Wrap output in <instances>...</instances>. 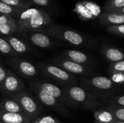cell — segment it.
Returning a JSON list of instances; mask_svg holds the SVG:
<instances>
[{"mask_svg": "<svg viewBox=\"0 0 124 123\" xmlns=\"http://www.w3.org/2000/svg\"><path fill=\"white\" fill-rule=\"evenodd\" d=\"M18 25V33L24 35L28 32L41 31L52 22L49 14L37 8L23 9L16 18Z\"/></svg>", "mask_w": 124, "mask_h": 123, "instance_id": "cell-1", "label": "cell"}, {"mask_svg": "<svg viewBox=\"0 0 124 123\" xmlns=\"http://www.w3.org/2000/svg\"><path fill=\"white\" fill-rule=\"evenodd\" d=\"M40 32L76 46H86L92 43L90 39L84 34L57 24H50Z\"/></svg>", "mask_w": 124, "mask_h": 123, "instance_id": "cell-2", "label": "cell"}, {"mask_svg": "<svg viewBox=\"0 0 124 123\" xmlns=\"http://www.w3.org/2000/svg\"><path fill=\"white\" fill-rule=\"evenodd\" d=\"M62 88L76 108L94 110L102 105V102L99 98L78 86H68L62 87Z\"/></svg>", "mask_w": 124, "mask_h": 123, "instance_id": "cell-3", "label": "cell"}, {"mask_svg": "<svg viewBox=\"0 0 124 123\" xmlns=\"http://www.w3.org/2000/svg\"><path fill=\"white\" fill-rule=\"evenodd\" d=\"M37 67L45 77L54 80L62 86V87L77 84L78 80L75 75L66 72L57 65L41 63L38 64Z\"/></svg>", "mask_w": 124, "mask_h": 123, "instance_id": "cell-4", "label": "cell"}, {"mask_svg": "<svg viewBox=\"0 0 124 123\" xmlns=\"http://www.w3.org/2000/svg\"><path fill=\"white\" fill-rule=\"evenodd\" d=\"M12 98L19 104L25 115H27L31 121H34L38 118L40 113L39 107L33 97L28 91L23 90Z\"/></svg>", "mask_w": 124, "mask_h": 123, "instance_id": "cell-5", "label": "cell"}, {"mask_svg": "<svg viewBox=\"0 0 124 123\" xmlns=\"http://www.w3.org/2000/svg\"><path fill=\"white\" fill-rule=\"evenodd\" d=\"M33 85L39 87L42 91L46 92L57 100H58L61 104L65 106H68L72 108H76L75 105L68 98L65 92L64 91L63 88H60L59 86L53 84L52 83H49L46 81H40V80H35L32 82Z\"/></svg>", "mask_w": 124, "mask_h": 123, "instance_id": "cell-6", "label": "cell"}, {"mask_svg": "<svg viewBox=\"0 0 124 123\" xmlns=\"http://www.w3.org/2000/svg\"><path fill=\"white\" fill-rule=\"evenodd\" d=\"M53 62L57 67L62 68V70L73 75L89 76L93 72V70L89 66L76 63L63 57L54 58L53 59Z\"/></svg>", "mask_w": 124, "mask_h": 123, "instance_id": "cell-7", "label": "cell"}, {"mask_svg": "<svg viewBox=\"0 0 124 123\" xmlns=\"http://www.w3.org/2000/svg\"><path fill=\"white\" fill-rule=\"evenodd\" d=\"M84 84L89 89L102 93L112 91L116 86L109 78L101 75L87 76L84 80Z\"/></svg>", "mask_w": 124, "mask_h": 123, "instance_id": "cell-8", "label": "cell"}, {"mask_svg": "<svg viewBox=\"0 0 124 123\" xmlns=\"http://www.w3.org/2000/svg\"><path fill=\"white\" fill-rule=\"evenodd\" d=\"M24 89L25 85L22 80L12 70H8L7 77L0 88L1 92L12 98Z\"/></svg>", "mask_w": 124, "mask_h": 123, "instance_id": "cell-9", "label": "cell"}, {"mask_svg": "<svg viewBox=\"0 0 124 123\" xmlns=\"http://www.w3.org/2000/svg\"><path fill=\"white\" fill-rule=\"evenodd\" d=\"M7 62L13 70H15L24 78H33L38 74L39 70L37 67L27 60L15 57H10L7 59Z\"/></svg>", "mask_w": 124, "mask_h": 123, "instance_id": "cell-10", "label": "cell"}, {"mask_svg": "<svg viewBox=\"0 0 124 123\" xmlns=\"http://www.w3.org/2000/svg\"><path fill=\"white\" fill-rule=\"evenodd\" d=\"M23 36L34 46L41 49L52 48L58 45V43L52 39V37L40 31L28 32Z\"/></svg>", "mask_w": 124, "mask_h": 123, "instance_id": "cell-11", "label": "cell"}, {"mask_svg": "<svg viewBox=\"0 0 124 123\" xmlns=\"http://www.w3.org/2000/svg\"><path fill=\"white\" fill-rule=\"evenodd\" d=\"M30 86H31V89L33 90V91L34 92V94H36V96H37V98L39 99V100L42 104H44L46 107L54 108V109H57L58 111L64 113V112H65L64 105L62 104H61L58 100H57L55 98H54L53 96H52L46 92L42 91L39 87L33 85L32 83H30Z\"/></svg>", "mask_w": 124, "mask_h": 123, "instance_id": "cell-12", "label": "cell"}, {"mask_svg": "<svg viewBox=\"0 0 124 123\" xmlns=\"http://www.w3.org/2000/svg\"><path fill=\"white\" fill-rule=\"evenodd\" d=\"M15 33H18L16 19L9 15H0V34L9 36Z\"/></svg>", "mask_w": 124, "mask_h": 123, "instance_id": "cell-13", "label": "cell"}, {"mask_svg": "<svg viewBox=\"0 0 124 123\" xmlns=\"http://www.w3.org/2000/svg\"><path fill=\"white\" fill-rule=\"evenodd\" d=\"M63 57L74 62L76 63L89 66L92 62V59L89 57L86 53L76 50V49H67L62 51Z\"/></svg>", "mask_w": 124, "mask_h": 123, "instance_id": "cell-14", "label": "cell"}, {"mask_svg": "<svg viewBox=\"0 0 124 123\" xmlns=\"http://www.w3.org/2000/svg\"><path fill=\"white\" fill-rule=\"evenodd\" d=\"M99 22L106 26H114L124 24V14L114 12H102L98 17Z\"/></svg>", "mask_w": 124, "mask_h": 123, "instance_id": "cell-15", "label": "cell"}, {"mask_svg": "<svg viewBox=\"0 0 124 123\" xmlns=\"http://www.w3.org/2000/svg\"><path fill=\"white\" fill-rule=\"evenodd\" d=\"M101 52L104 57L111 63L124 60V52L114 46L108 45L102 46Z\"/></svg>", "mask_w": 124, "mask_h": 123, "instance_id": "cell-16", "label": "cell"}, {"mask_svg": "<svg viewBox=\"0 0 124 123\" xmlns=\"http://www.w3.org/2000/svg\"><path fill=\"white\" fill-rule=\"evenodd\" d=\"M31 119L24 114L0 112V123H31Z\"/></svg>", "mask_w": 124, "mask_h": 123, "instance_id": "cell-17", "label": "cell"}, {"mask_svg": "<svg viewBox=\"0 0 124 123\" xmlns=\"http://www.w3.org/2000/svg\"><path fill=\"white\" fill-rule=\"evenodd\" d=\"M94 117L96 123H116V120L109 107H101L94 110Z\"/></svg>", "mask_w": 124, "mask_h": 123, "instance_id": "cell-18", "label": "cell"}, {"mask_svg": "<svg viewBox=\"0 0 124 123\" xmlns=\"http://www.w3.org/2000/svg\"><path fill=\"white\" fill-rule=\"evenodd\" d=\"M5 39L8 41L12 49L18 54H25L31 50L30 46L23 41L20 40V38L13 36H4Z\"/></svg>", "mask_w": 124, "mask_h": 123, "instance_id": "cell-19", "label": "cell"}, {"mask_svg": "<svg viewBox=\"0 0 124 123\" xmlns=\"http://www.w3.org/2000/svg\"><path fill=\"white\" fill-rule=\"evenodd\" d=\"M0 112L7 113H19L24 114L23 110L19 105V104L15 101L12 98L5 99L0 103Z\"/></svg>", "mask_w": 124, "mask_h": 123, "instance_id": "cell-20", "label": "cell"}, {"mask_svg": "<svg viewBox=\"0 0 124 123\" xmlns=\"http://www.w3.org/2000/svg\"><path fill=\"white\" fill-rule=\"evenodd\" d=\"M74 11L78 14L80 18L84 21L92 20L95 19L94 16L92 14V12L82 4V2H78L76 4Z\"/></svg>", "mask_w": 124, "mask_h": 123, "instance_id": "cell-21", "label": "cell"}, {"mask_svg": "<svg viewBox=\"0 0 124 123\" xmlns=\"http://www.w3.org/2000/svg\"><path fill=\"white\" fill-rule=\"evenodd\" d=\"M23 10V9L15 8L0 1V15H9L16 19Z\"/></svg>", "mask_w": 124, "mask_h": 123, "instance_id": "cell-22", "label": "cell"}, {"mask_svg": "<svg viewBox=\"0 0 124 123\" xmlns=\"http://www.w3.org/2000/svg\"><path fill=\"white\" fill-rule=\"evenodd\" d=\"M0 52L6 56H9L11 57L17 55V54L12 49L8 41L1 34H0Z\"/></svg>", "mask_w": 124, "mask_h": 123, "instance_id": "cell-23", "label": "cell"}, {"mask_svg": "<svg viewBox=\"0 0 124 123\" xmlns=\"http://www.w3.org/2000/svg\"><path fill=\"white\" fill-rule=\"evenodd\" d=\"M124 7V0H108L103 5L105 12H114Z\"/></svg>", "mask_w": 124, "mask_h": 123, "instance_id": "cell-24", "label": "cell"}, {"mask_svg": "<svg viewBox=\"0 0 124 123\" xmlns=\"http://www.w3.org/2000/svg\"><path fill=\"white\" fill-rule=\"evenodd\" d=\"M82 4L92 12L95 18H98L102 12V7L97 3L92 1H81Z\"/></svg>", "mask_w": 124, "mask_h": 123, "instance_id": "cell-25", "label": "cell"}, {"mask_svg": "<svg viewBox=\"0 0 124 123\" xmlns=\"http://www.w3.org/2000/svg\"><path fill=\"white\" fill-rule=\"evenodd\" d=\"M0 1L7 4L11 7L25 9L28 8H30L31 4L27 1L26 0H0Z\"/></svg>", "mask_w": 124, "mask_h": 123, "instance_id": "cell-26", "label": "cell"}, {"mask_svg": "<svg viewBox=\"0 0 124 123\" xmlns=\"http://www.w3.org/2000/svg\"><path fill=\"white\" fill-rule=\"evenodd\" d=\"M108 107L112 111L116 121L124 122V107L116 105H110Z\"/></svg>", "mask_w": 124, "mask_h": 123, "instance_id": "cell-27", "label": "cell"}, {"mask_svg": "<svg viewBox=\"0 0 124 123\" xmlns=\"http://www.w3.org/2000/svg\"><path fill=\"white\" fill-rule=\"evenodd\" d=\"M109 78L116 85H124V72H110L109 73Z\"/></svg>", "mask_w": 124, "mask_h": 123, "instance_id": "cell-28", "label": "cell"}, {"mask_svg": "<svg viewBox=\"0 0 124 123\" xmlns=\"http://www.w3.org/2000/svg\"><path fill=\"white\" fill-rule=\"evenodd\" d=\"M108 72H124V60H121L117 62L110 63L108 69Z\"/></svg>", "mask_w": 124, "mask_h": 123, "instance_id": "cell-29", "label": "cell"}, {"mask_svg": "<svg viewBox=\"0 0 124 123\" xmlns=\"http://www.w3.org/2000/svg\"><path fill=\"white\" fill-rule=\"evenodd\" d=\"M106 30L112 34L124 37V24L114 26H108L106 28Z\"/></svg>", "mask_w": 124, "mask_h": 123, "instance_id": "cell-30", "label": "cell"}, {"mask_svg": "<svg viewBox=\"0 0 124 123\" xmlns=\"http://www.w3.org/2000/svg\"><path fill=\"white\" fill-rule=\"evenodd\" d=\"M32 123H62L52 116H43L36 119Z\"/></svg>", "mask_w": 124, "mask_h": 123, "instance_id": "cell-31", "label": "cell"}, {"mask_svg": "<svg viewBox=\"0 0 124 123\" xmlns=\"http://www.w3.org/2000/svg\"><path fill=\"white\" fill-rule=\"evenodd\" d=\"M7 70L4 69L1 65H0V88L7 77Z\"/></svg>", "mask_w": 124, "mask_h": 123, "instance_id": "cell-32", "label": "cell"}, {"mask_svg": "<svg viewBox=\"0 0 124 123\" xmlns=\"http://www.w3.org/2000/svg\"><path fill=\"white\" fill-rule=\"evenodd\" d=\"M113 102L116 104V106L124 107V96H118L112 99Z\"/></svg>", "mask_w": 124, "mask_h": 123, "instance_id": "cell-33", "label": "cell"}, {"mask_svg": "<svg viewBox=\"0 0 124 123\" xmlns=\"http://www.w3.org/2000/svg\"><path fill=\"white\" fill-rule=\"evenodd\" d=\"M33 3L41 7H48L49 5V0H31Z\"/></svg>", "mask_w": 124, "mask_h": 123, "instance_id": "cell-34", "label": "cell"}, {"mask_svg": "<svg viewBox=\"0 0 124 123\" xmlns=\"http://www.w3.org/2000/svg\"><path fill=\"white\" fill-rule=\"evenodd\" d=\"M114 12H118V13H122V14H124V7L121 8V9H118L116 11H114Z\"/></svg>", "mask_w": 124, "mask_h": 123, "instance_id": "cell-35", "label": "cell"}, {"mask_svg": "<svg viewBox=\"0 0 124 123\" xmlns=\"http://www.w3.org/2000/svg\"><path fill=\"white\" fill-rule=\"evenodd\" d=\"M116 123H124V122H120V121H116Z\"/></svg>", "mask_w": 124, "mask_h": 123, "instance_id": "cell-36", "label": "cell"}, {"mask_svg": "<svg viewBox=\"0 0 124 123\" xmlns=\"http://www.w3.org/2000/svg\"><path fill=\"white\" fill-rule=\"evenodd\" d=\"M95 123H96V122H95Z\"/></svg>", "mask_w": 124, "mask_h": 123, "instance_id": "cell-37", "label": "cell"}]
</instances>
